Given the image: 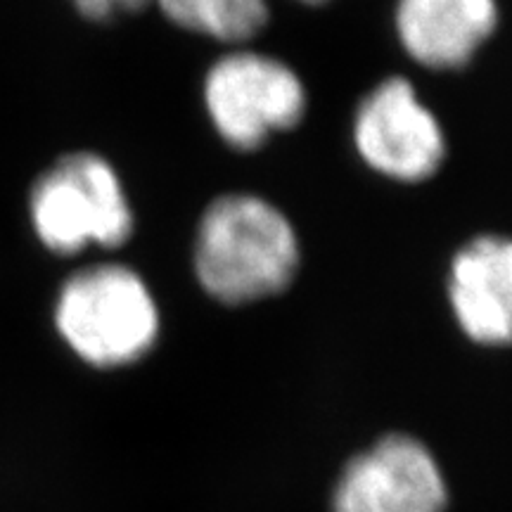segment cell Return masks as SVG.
Masks as SVG:
<instances>
[{
    "instance_id": "cell-1",
    "label": "cell",
    "mask_w": 512,
    "mask_h": 512,
    "mask_svg": "<svg viewBox=\"0 0 512 512\" xmlns=\"http://www.w3.org/2000/svg\"><path fill=\"white\" fill-rule=\"evenodd\" d=\"M197 283L226 306L283 294L302 264L290 219L264 197L233 192L204 209L192 249Z\"/></svg>"
},
{
    "instance_id": "cell-2",
    "label": "cell",
    "mask_w": 512,
    "mask_h": 512,
    "mask_svg": "<svg viewBox=\"0 0 512 512\" xmlns=\"http://www.w3.org/2000/svg\"><path fill=\"white\" fill-rule=\"evenodd\" d=\"M55 325L83 363L112 370L150 354L162 318L150 287L133 268L98 264L81 268L62 285Z\"/></svg>"
},
{
    "instance_id": "cell-3",
    "label": "cell",
    "mask_w": 512,
    "mask_h": 512,
    "mask_svg": "<svg viewBox=\"0 0 512 512\" xmlns=\"http://www.w3.org/2000/svg\"><path fill=\"white\" fill-rule=\"evenodd\" d=\"M36 238L53 254L121 247L133 235V209L117 169L95 152H69L38 176L29 195Z\"/></svg>"
},
{
    "instance_id": "cell-4",
    "label": "cell",
    "mask_w": 512,
    "mask_h": 512,
    "mask_svg": "<svg viewBox=\"0 0 512 512\" xmlns=\"http://www.w3.org/2000/svg\"><path fill=\"white\" fill-rule=\"evenodd\" d=\"M204 107L223 143L254 152L275 133L292 131L306 114L299 74L273 55L235 50L204 76Z\"/></svg>"
},
{
    "instance_id": "cell-5",
    "label": "cell",
    "mask_w": 512,
    "mask_h": 512,
    "mask_svg": "<svg viewBox=\"0 0 512 512\" xmlns=\"http://www.w3.org/2000/svg\"><path fill=\"white\" fill-rule=\"evenodd\" d=\"M351 133L366 166L396 183H422L444 164V128L399 76L382 81L361 100Z\"/></svg>"
},
{
    "instance_id": "cell-6",
    "label": "cell",
    "mask_w": 512,
    "mask_h": 512,
    "mask_svg": "<svg viewBox=\"0 0 512 512\" xmlns=\"http://www.w3.org/2000/svg\"><path fill=\"white\" fill-rule=\"evenodd\" d=\"M448 489L430 448L387 434L344 465L332 512H446Z\"/></svg>"
},
{
    "instance_id": "cell-7",
    "label": "cell",
    "mask_w": 512,
    "mask_h": 512,
    "mask_svg": "<svg viewBox=\"0 0 512 512\" xmlns=\"http://www.w3.org/2000/svg\"><path fill=\"white\" fill-rule=\"evenodd\" d=\"M448 304L458 328L482 347H505L512 335V245L479 235L448 268Z\"/></svg>"
},
{
    "instance_id": "cell-8",
    "label": "cell",
    "mask_w": 512,
    "mask_h": 512,
    "mask_svg": "<svg viewBox=\"0 0 512 512\" xmlns=\"http://www.w3.org/2000/svg\"><path fill=\"white\" fill-rule=\"evenodd\" d=\"M498 24L496 0H399L396 34L413 62L434 72L463 69Z\"/></svg>"
},
{
    "instance_id": "cell-9",
    "label": "cell",
    "mask_w": 512,
    "mask_h": 512,
    "mask_svg": "<svg viewBox=\"0 0 512 512\" xmlns=\"http://www.w3.org/2000/svg\"><path fill=\"white\" fill-rule=\"evenodd\" d=\"M159 12L190 34L245 43L268 24L266 0H155Z\"/></svg>"
},
{
    "instance_id": "cell-10",
    "label": "cell",
    "mask_w": 512,
    "mask_h": 512,
    "mask_svg": "<svg viewBox=\"0 0 512 512\" xmlns=\"http://www.w3.org/2000/svg\"><path fill=\"white\" fill-rule=\"evenodd\" d=\"M152 3L155 0H74V8L91 22H110V19L150 8Z\"/></svg>"
},
{
    "instance_id": "cell-11",
    "label": "cell",
    "mask_w": 512,
    "mask_h": 512,
    "mask_svg": "<svg viewBox=\"0 0 512 512\" xmlns=\"http://www.w3.org/2000/svg\"><path fill=\"white\" fill-rule=\"evenodd\" d=\"M297 3H306V5H323V3H328V0H297Z\"/></svg>"
}]
</instances>
